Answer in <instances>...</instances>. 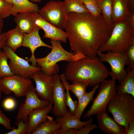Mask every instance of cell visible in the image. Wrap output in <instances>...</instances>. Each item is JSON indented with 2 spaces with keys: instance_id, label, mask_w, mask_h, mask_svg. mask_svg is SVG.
<instances>
[{
  "instance_id": "30",
  "label": "cell",
  "mask_w": 134,
  "mask_h": 134,
  "mask_svg": "<svg viewBox=\"0 0 134 134\" xmlns=\"http://www.w3.org/2000/svg\"><path fill=\"white\" fill-rule=\"evenodd\" d=\"M88 86L85 83L77 82H74L72 84H69L68 88L78 99L80 97L85 94L87 92V87Z\"/></svg>"
},
{
  "instance_id": "37",
  "label": "cell",
  "mask_w": 134,
  "mask_h": 134,
  "mask_svg": "<svg viewBox=\"0 0 134 134\" xmlns=\"http://www.w3.org/2000/svg\"><path fill=\"white\" fill-rule=\"evenodd\" d=\"M16 105L14 100L12 98H9L6 99L3 103V106L5 109L11 110L14 108Z\"/></svg>"
},
{
  "instance_id": "17",
  "label": "cell",
  "mask_w": 134,
  "mask_h": 134,
  "mask_svg": "<svg viewBox=\"0 0 134 134\" xmlns=\"http://www.w3.org/2000/svg\"><path fill=\"white\" fill-rule=\"evenodd\" d=\"M56 120L61 126V128L56 134H63L69 129H78L89 124L92 123L93 120L91 118L85 121H81L75 116V115L69 110L61 117H56Z\"/></svg>"
},
{
  "instance_id": "38",
  "label": "cell",
  "mask_w": 134,
  "mask_h": 134,
  "mask_svg": "<svg viewBox=\"0 0 134 134\" xmlns=\"http://www.w3.org/2000/svg\"><path fill=\"white\" fill-rule=\"evenodd\" d=\"M7 39L6 32L2 33L0 35V52L3 47L5 45Z\"/></svg>"
},
{
  "instance_id": "21",
  "label": "cell",
  "mask_w": 134,
  "mask_h": 134,
  "mask_svg": "<svg viewBox=\"0 0 134 134\" xmlns=\"http://www.w3.org/2000/svg\"><path fill=\"white\" fill-rule=\"evenodd\" d=\"M39 7L29 0H12L11 14L15 16L18 14L38 12Z\"/></svg>"
},
{
  "instance_id": "4",
  "label": "cell",
  "mask_w": 134,
  "mask_h": 134,
  "mask_svg": "<svg viewBox=\"0 0 134 134\" xmlns=\"http://www.w3.org/2000/svg\"><path fill=\"white\" fill-rule=\"evenodd\" d=\"M131 95L117 93L107 105L108 111L126 132L129 123L134 121V99Z\"/></svg>"
},
{
  "instance_id": "2",
  "label": "cell",
  "mask_w": 134,
  "mask_h": 134,
  "mask_svg": "<svg viewBox=\"0 0 134 134\" xmlns=\"http://www.w3.org/2000/svg\"><path fill=\"white\" fill-rule=\"evenodd\" d=\"M109 71L98 57H86L68 62L64 73L67 80L73 83L80 82L88 86L100 84L109 76Z\"/></svg>"
},
{
  "instance_id": "39",
  "label": "cell",
  "mask_w": 134,
  "mask_h": 134,
  "mask_svg": "<svg viewBox=\"0 0 134 134\" xmlns=\"http://www.w3.org/2000/svg\"><path fill=\"white\" fill-rule=\"evenodd\" d=\"M134 134V121L131 122L129 123L128 129L126 134Z\"/></svg>"
},
{
  "instance_id": "40",
  "label": "cell",
  "mask_w": 134,
  "mask_h": 134,
  "mask_svg": "<svg viewBox=\"0 0 134 134\" xmlns=\"http://www.w3.org/2000/svg\"><path fill=\"white\" fill-rule=\"evenodd\" d=\"M128 6L130 11L131 12H134V0H128Z\"/></svg>"
},
{
  "instance_id": "24",
  "label": "cell",
  "mask_w": 134,
  "mask_h": 134,
  "mask_svg": "<svg viewBox=\"0 0 134 134\" xmlns=\"http://www.w3.org/2000/svg\"><path fill=\"white\" fill-rule=\"evenodd\" d=\"M61 128L60 125L51 117L39 125L31 134H56Z\"/></svg>"
},
{
  "instance_id": "46",
  "label": "cell",
  "mask_w": 134,
  "mask_h": 134,
  "mask_svg": "<svg viewBox=\"0 0 134 134\" xmlns=\"http://www.w3.org/2000/svg\"><path fill=\"white\" fill-rule=\"evenodd\" d=\"M0 129H1V128H0Z\"/></svg>"
},
{
  "instance_id": "45",
  "label": "cell",
  "mask_w": 134,
  "mask_h": 134,
  "mask_svg": "<svg viewBox=\"0 0 134 134\" xmlns=\"http://www.w3.org/2000/svg\"><path fill=\"white\" fill-rule=\"evenodd\" d=\"M1 91L0 88V101L1 99V96H2V94H1Z\"/></svg>"
},
{
  "instance_id": "22",
  "label": "cell",
  "mask_w": 134,
  "mask_h": 134,
  "mask_svg": "<svg viewBox=\"0 0 134 134\" xmlns=\"http://www.w3.org/2000/svg\"><path fill=\"white\" fill-rule=\"evenodd\" d=\"M6 33L7 39L5 45L15 52L18 48L22 46L24 34L20 31L17 26Z\"/></svg>"
},
{
  "instance_id": "1",
  "label": "cell",
  "mask_w": 134,
  "mask_h": 134,
  "mask_svg": "<svg viewBox=\"0 0 134 134\" xmlns=\"http://www.w3.org/2000/svg\"><path fill=\"white\" fill-rule=\"evenodd\" d=\"M64 29L69 41L70 51L79 59L97 56L99 48L110 36L115 23L107 24L102 15L70 12L67 15Z\"/></svg>"
},
{
  "instance_id": "23",
  "label": "cell",
  "mask_w": 134,
  "mask_h": 134,
  "mask_svg": "<svg viewBox=\"0 0 134 134\" xmlns=\"http://www.w3.org/2000/svg\"><path fill=\"white\" fill-rule=\"evenodd\" d=\"M126 76L123 81L116 87L117 93H127L134 97V68L127 69Z\"/></svg>"
},
{
  "instance_id": "33",
  "label": "cell",
  "mask_w": 134,
  "mask_h": 134,
  "mask_svg": "<svg viewBox=\"0 0 134 134\" xmlns=\"http://www.w3.org/2000/svg\"><path fill=\"white\" fill-rule=\"evenodd\" d=\"M96 124H89L78 129H69L67 130L63 134H88L92 130L98 128Z\"/></svg>"
},
{
  "instance_id": "7",
  "label": "cell",
  "mask_w": 134,
  "mask_h": 134,
  "mask_svg": "<svg viewBox=\"0 0 134 134\" xmlns=\"http://www.w3.org/2000/svg\"><path fill=\"white\" fill-rule=\"evenodd\" d=\"M116 87V81L111 78L105 79L102 82L92 105L84 118H88L107 108V105L117 93Z\"/></svg>"
},
{
  "instance_id": "36",
  "label": "cell",
  "mask_w": 134,
  "mask_h": 134,
  "mask_svg": "<svg viewBox=\"0 0 134 134\" xmlns=\"http://www.w3.org/2000/svg\"><path fill=\"white\" fill-rule=\"evenodd\" d=\"M0 124L5 128L11 130L12 127L10 119L6 116L0 109Z\"/></svg>"
},
{
  "instance_id": "47",
  "label": "cell",
  "mask_w": 134,
  "mask_h": 134,
  "mask_svg": "<svg viewBox=\"0 0 134 134\" xmlns=\"http://www.w3.org/2000/svg\"></svg>"
},
{
  "instance_id": "8",
  "label": "cell",
  "mask_w": 134,
  "mask_h": 134,
  "mask_svg": "<svg viewBox=\"0 0 134 134\" xmlns=\"http://www.w3.org/2000/svg\"><path fill=\"white\" fill-rule=\"evenodd\" d=\"M97 55L101 61L106 62L110 65L111 70L109 75L111 79L116 81L118 80L120 84L123 81L127 74L125 69L126 61L125 53L108 51L106 53L98 50Z\"/></svg>"
},
{
  "instance_id": "19",
  "label": "cell",
  "mask_w": 134,
  "mask_h": 134,
  "mask_svg": "<svg viewBox=\"0 0 134 134\" xmlns=\"http://www.w3.org/2000/svg\"><path fill=\"white\" fill-rule=\"evenodd\" d=\"M36 12L18 14L14 16V21L20 32L29 33L36 26L35 23Z\"/></svg>"
},
{
  "instance_id": "35",
  "label": "cell",
  "mask_w": 134,
  "mask_h": 134,
  "mask_svg": "<svg viewBox=\"0 0 134 134\" xmlns=\"http://www.w3.org/2000/svg\"><path fill=\"white\" fill-rule=\"evenodd\" d=\"M125 53L126 65L131 69L134 68V44H131L130 45Z\"/></svg>"
},
{
  "instance_id": "11",
  "label": "cell",
  "mask_w": 134,
  "mask_h": 134,
  "mask_svg": "<svg viewBox=\"0 0 134 134\" xmlns=\"http://www.w3.org/2000/svg\"><path fill=\"white\" fill-rule=\"evenodd\" d=\"M25 96L24 103L19 107L16 118V120H21L25 122L28 120V115L32 111L36 108H45L50 103L38 97L32 84L28 88Z\"/></svg>"
},
{
  "instance_id": "26",
  "label": "cell",
  "mask_w": 134,
  "mask_h": 134,
  "mask_svg": "<svg viewBox=\"0 0 134 134\" xmlns=\"http://www.w3.org/2000/svg\"><path fill=\"white\" fill-rule=\"evenodd\" d=\"M113 0H98V5L102 16L106 23L111 25L113 23L112 20V11Z\"/></svg>"
},
{
  "instance_id": "10",
  "label": "cell",
  "mask_w": 134,
  "mask_h": 134,
  "mask_svg": "<svg viewBox=\"0 0 134 134\" xmlns=\"http://www.w3.org/2000/svg\"><path fill=\"white\" fill-rule=\"evenodd\" d=\"M51 85L54 106L52 111L56 117H63L68 110L66 104V92L65 86L61 81L60 75H52Z\"/></svg>"
},
{
  "instance_id": "42",
  "label": "cell",
  "mask_w": 134,
  "mask_h": 134,
  "mask_svg": "<svg viewBox=\"0 0 134 134\" xmlns=\"http://www.w3.org/2000/svg\"><path fill=\"white\" fill-rule=\"evenodd\" d=\"M3 25V19L0 17V35L2 33V31Z\"/></svg>"
},
{
  "instance_id": "41",
  "label": "cell",
  "mask_w": 134,
  "mask_h": 134,
  "mask_svg": "<svg viewBox=\"0 0 134 134\" xmlns=\"http://www.w3.org/2000/svg\"><path fill=\"white\" fill-rule=\"evenodd\" d=\"M132 27L134 28V12H131V15L128 21Z\"/></svg>"
},
{
  "instance_id": "32",
  "label": "cell",
  "mask_w": 134,
  "mask_h": 134,
  "mask_svg": "<svg viewBox=\"0 0 134 134\" xmlns=\"http://www.w3.org/2000/svg\"><path fill=\"white\" fill-rule=\"evenodd\" d=\"M15 124L17 127V128L14 127H12L10 132L6 134H27L28 127V121L24 122L21 120H16Z\"/></svg>"
},
{
  "instance_id": "5",
  "label": "cell",
  "mask_w": 134,
  "mask_h": 134,
  "mask_svg": "<svg viewBox=\"0 0 134 134\" xmlns=\"http://www.w3.org/2000/svg\"><path fill=\"white\" fill-rule=\"evenodd\" d=\"M61 42L50 39L52 47L51 52L44 57L36 58L38 66L41 68V70L48 75H53L58 74L59 71L57 64L58 62L66 61L68 62L78 60L73 52H68L63 48Z\"/></svg>"
},
{
  "instance_id": "13",
  "label": "cell",
  "mask_w": 134,
  "mask_h": 134,
  "mask_svg": "<svg viewBox=\"0 0 134 134\" xmlns=\"http://www.w3.org/2000/svg\"><path fill=\"white\" fill-rule=\"evenodd\" d=\"M52 75H48L41 70L33 74L30 78L36 84L34 89L38 97L41 100L53 104L52 98L51 81Z\"/></svg>"
},
{
  "instance_id": "27",
  "label": "cell",
  "mask_w": 134,
  "mask_h": 134,
  "mask_svg": "<svg viewBox=\"0 0 134 134\" xmlns=\"http://www.w3.org/2000/svg\"><path fill=\"white\" fill-rule=\"evenodd\" d=\"M66 13L67 15L70 12L90 13L81 0H63Z\"/></svg>"
},
{
  "instance_id": "14",
  "label": "cell",
  "mask_w": 134,
  "mask_h": 134,
  "mask_svg": "<svg viewBox=\"0 0 134 134\" xmlns=\"http://www.w3.org/2000/svg\"><path fill=\"white\" fill-rule=\"evenodd\" d=\"M107 109H103L96 114L98 127L102 132L108 134H126L125 128L108 115Z\"/></svg>"
},
{
  "instance_id": "12",
  "label": "cell",
  "mask_w": 134,
  "mask_h": 134,
  "mask_svg": "<svg viewBox=\"0 0 134 134\" xmlns=\"http://www.w3.org/2000/svg\"><path fill=\"white\" fill-rule=\"evenodd\" d=\"M32 84L29 78L16 75L3 77L0 81L2 92L9 95L12 92L17 97L25 96L28 88Z\"/></svg>"
},
{
  "instance_id": "16",
  "label": "cell",
  "mask_w": 134,
  "mask_h": 134,
  "mask_svg": "<svg viewBox=\"0 0 134 134\" xmlns=\"http://www.w3.org/2000/svg\"><path fill=\"white\" fill-rule=\"evenodd\" d=\"M35 23L36 26L43 30L44 33L43 38L59 40L64 43L67 42V36L66 32L46 21L41 17L37 12L36 13Z\"/></svg>"
},
{
  "instance_id": "29",
  "label": "cell",
  "mask_w": 134,
  "mask_h": 134,
  "mask_svg": "<svg viewBox=\"0 0 134 134\" xmlns=\"http://www.w3.org/2000/svg\"><path fill=\"white\" fill-rule=\"evenodd\" d=\"M8 58L3 50L0 52V78L14 75L11 71L8 62Z\"/></svg>"
},
{
  "instance_id": "15",
  "label": "cell",
  "mask_w": 134,
  "mask_h": 134,
  "mask_svg": "<svg viewBox=\"0 0 134 134\" xmlns=\"http://www.w3.org/2000/svg\"><path fill=\"white\" fill-rule=\"evenodd\" d=\"M41 29L36 26L30 33H24V37L22 46L28 48L31 53L30 58L27 60L31 63V65L37 67L34 53L36 49L40 47H45L51 49L52 46L44 42L41 39L39 33V31Z\"/></svg>"
},
{
  "instance_id": "31",
  "label": "cell",
  "mask_w": 134,
  "mask_h": 134,
  "mask_svg": "<svg viewBox=\"0 0 134 134\" xmlns=\"http://www.w3.org/2000/svg\"><path fill=\"white\" fill-rule=\"evenodd\" d=\"M90 13L95 16L102 15L101 12L98 5L97 0H81Z\"/></svg>"
},
{
  "instance_id": "18",
  "label": "cell",
  "mask_w": 134,
  "mask_h": 134,
  "mask_svg": "<svg viewBox=\"0 0 134 134\" xmlns=\"http://www.w3.org/2000/svg\"><path fill=\"white\" fill-rule=\"evenodd\" d=\"M53 104L50 103L44 108H36L29 114L28 118V127L27 134H31L38 126L48 120L51 117L48 115L52 111Z\"/></svg>"
},
{
  "instance_id": "28",
  "label": "cell",
  "mask_w": 134,
  "mask_h": 134,
  "mask_svg": "<svg viewBox=\"0 0 134 134\" xmlns=\"http://www.w3.org/2000/svg\"><path fill=\"white\" fill-rule=\"evenodd\" d=\"M60 77L61 80L64 84L66 91L65 101L66 105L69 108V110L75 115L77 109V101L73 100L70 96L68 88L69 83L67 81L64 73L60 75Z\"/></svg>"
},
{
  "instance_id": "44",
  "label": "cell",
  "mask_w": 134,
  "mask_h": 134,
  "mask_svg": "<svg viewBox=\"0 0 134 134\" xmlns=\"http://www.w3.org/2000/svg\"><path fill=\"white\" fill-rule=\"evenodd\" d=\"M7 2L11 3L12 4V0H4Z\"/></svg>"
},
{
  "instance_id": "6",
  "label": "cell",
  "mask_w": 134,
  "mask_h": 134,
  "mask_svg": "<svg viewBox=\"0 0 134 134\" xmlns=\"http://www.w3.org/2000/svg\"><path fill=\"white\" fill-rule=\"evenodd\" d=\"M47 22L60 29H64L68 18L64 1L51 0L38 12Z\"/></svg>"
},
{
  "instance_id": "34",
  "label": "cell",
  "mask_w": 134,
  "mask_h": 134,
  "mask_svg": "<svg viewBox=\"0 0 134 134\" xmlns=\"http://www.w3.org/2000/svg\"><path fill=\"white\" fill-rule=\"evenodd\" d=\"M12 4L4 0H0V17L3 19L11 15Z\"/></svg>"
},
{
  "instance_id": "25",
  "label": "cell",
  "mask_w": 134,
  "mask_h": 134,
  "mask_svg": "<svg viewBox=\"0 0 134 134\" xmlns=\"http://www.w3.org/2000/svg\"><path fill=\"white\" fill-rule=\"evenodd\" d=\"M100 84L94 86L93 89L88 93L80 97L78 99L77 109L75 116L80 119L83 113L88 104L93 100L94 95L99 87Z\"/></svg>"
},
{
  "instance_id": "20",
  "label": "cell",
  "mask_w": 134,
  "mask_h": 134,
  "mask_svg": "<svg viewBox=\"0 0 134 134\" xmlns=\"http://www.w3.org/2000/svg\"><path fill=\"white\" fill-rule=\"evenodd\" d=\"M128 1V0H113L112 11L113 23L123 20L128 21L131 13Z\"/></svg>"
},
{
  "instance_id": "43",
  "label": "cell",
  "mask_w": 134,
  "mask_h": 134,
  "mask_svg": "<svg viewBox=\"0 0 134 134\" xmlns=\"http://www.w3.org/2000/svg\"><path fill=\"white\" fill-rule=\"evenodd\" d=\"M32 2H40L42 0H29Z\"/></svg>"
},
{
  "instance_id": "3",
  "label": "cell",
  "mask_w": 134,
  "mask_h": 134,
  "mask_svg": "<svg viewBox=\"0 0 134 134\" xmlns=\"http://www.w3.org/2000/svg\"><path fill=\"white\" fill-rule=\"evenodd\" d=\"M132 43L134 44V28L128 21L123 20L115 23L109 38L99 50L101 52L125 53Z\"/></svg>"
},
{
  "instance_id": "9",
  "label": "cell",
  "mask_w": 134,
  "mask_h": 134,
  "mask_svg": "<svg viewBox=\"0 0 134 134\" xmlns=\"http://www.w3.org/2000/svg\"><path fill=\"white\" fill-rule=\"evenodd\" d=\"M2 49L10 60L8 65L14 75L30 78L33 74L41 70L40 67H34L30 65L28 61L18 56L6 46L4 45Z\"/></svg>"
}]
</instances>
